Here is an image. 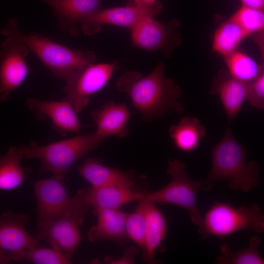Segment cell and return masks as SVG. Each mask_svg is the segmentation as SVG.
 Wrapping results in <instances>:
<instances>
[{
    "label": "cell",
    "mask_w": 264,
    "mask_h": 264,
    "mask_svg": "<svg viewBox=\"0 0 264 264\" xmlns=\"http://www.w3.org/2000/svg\"><path fill=\"white\" fill-rule=\"evenodd\" d=\"M212 166L201 189L209 191L213 184L221 180L228 181L229 188L247 193L259 185V166L252 160L247 162L246 151L226 129L221 140L213 148Z\"/></svg>",
    "instance_id": "7a4b0ae2"
},
{
    "label": "cell",
    "mask_w": 264,
    "mask_h": 264,
    "mask_svg": "<svg viewBox=\"0 0 264 264\" xmlns=\"http://www.w3.org/2000/svg\"><path fill=\"white\" fill-rule=\"evenodd\" d=\"M52 9L58 26L71 37H76L81 21L101 7L103 0H42Z\"/></svg>",
    "instance_id": "5bb4252c"
},
{
    "label": "cell",
    "mask_w": 264,
    "mask_h": 264,
    "mask_svg": "<svg viewBox=\"0 0 264 264\" xmlns=\"http://www.w3.org/2000/svg\"><path fill=\"white\" fill-rule=\"evenodd\" d=\"M249 35L230 18L215 31L212 50L223 57L238 49L241 42Z\"/></svg>",
    "instance_id": "cb8c5ba5"
},
{
    "label": "cell",
    "mask_w": 264,
    "mask_h": 264,
    "mask_svg": "<svg viewBox=\"0 0 264 264\" xmlns=\"http://www.w3.org/2000/svg\"><path fill=\"white\" fill-rule=\"evenodd\" d=\"M138 201L135 211L132 213H128L126 230L128 239L132 240L143 250L147 229V221L143 205L140 201Z\"/></svg>",
    "instance_id": "83f0119b"
},
{
    "label": "cell",
    "mask_w": 264,
    "mask_h": 264,
    "mask_svg": "<svg viewBox=\"0 0 264 264\" xmlns=\"http://www.w3.org/2000/svg\"><path fill=\"white\" fill-rule=\"evenodd\" d=\"M143 204L147 221V229L142 250L143 259L152 262L155 250L162 242L168 230L166 219L154 203L140 200Z\"/></svg>",
    "instance_id": "44dd1931"
},
{
    "label": "cell",
    "mask_w": 264,
    "mask_h": 264,
    "mask_svg": "<svg viewBox=\"0 0 264 264\" xmlns=\"http://www.w3.org/2000/svg\"><path fill=\"white\" fill-rule=\"evenodd\" d=\"M24 157L20 147L12 146L0 155V189L10 190L18 187L23 181L24 174L21 166Z\"/></svg>",
    "instance_id": "603a6c76"
},
{
    "label": "cell",
    "mask_w": 264,
    "mask_h": 264,
    "mask_svg": "<svg viewBox=\"0 0 264 264\" xmlns=\"http://www.w3.org/2000/svg\"><path fill=\"white\" fill-rule=\"evenodd\" d=\"M97 223L88 233L87 238L91 242L113 240L124 242L128 239L126 222L128 213L119 209H102L94 213Z\"/></svg>",
    "instance_id": "d6986e66"
},
{
    "label": "cell",
    "mask_w": 264,
    "mask_h": 264,
    "mask_svg": "<svg viewBox=\"0 0 264 264\" xmlns=\"http://www.w3.org/2000/svg\"><path fill=\"white\" fill-rule=\"evenodd\" d=\"M28 108L38 117H47L53 127L60 133H78L82 125L72 104L63 99L62 101H50L36 98L27 100Z\"/></svg>",
    "instance_id": "4fadbf2b"
},
{
    "label": "cell",
    "mask_w": 264,
    "mask_h": 264,
    "mask_svg": "<svg viewBox=\"0 0 264 264\" xmlns=\"http://www.w3.org/2000/svg\"><path fill=\"white\" fill-rule=\"evenodd\" d=\"M157 0H140V4L141 6L149 7L155 4Z\"/></svg>",
    "instance_id": "836d02e7"
},
{
    "label": "cell",
    "mask_w": 264,
    "mask_h": 264,
    "mask_svg": "<svg viewBox=\"0 0 264 264\" xmlns=\"http://www.w3.org/2000/svg\"><path fill=\"white\" fill-rule=\"evenodd\" d=\"M154 18H145L130 30L132 45L147 51L161 50L168 55L180 42L178 22L164 24Z\"/></svg>",
    "instance_id": "8fae6325"
},
{
    "label": "cell",
    "mask_w": 264,
    "mask_h": 264,
    "mask_svg": "<svg viewBox=\"0 0 264 264\" xmlns=\"http://www.w3.org/2000/svg\"><path fill=\"white\" fill-rule=\"evenodd\" d=\"M169 133L176 147L184 152L194 151L207 134L204 126L196 117H182L176 125H172Z\"/></svg>",
    "instance_id": "7402d4cb"
},
{
    "label": "cell",
    "mask_w": 264,
    "mask_h": 264,
    "mask_svg": "<svg viewBox=\"0 0 264 264\" xmlns=\"http://www.w3.org/2000/svg\"><path fill=\"white\" fill-rule=\"evenodd\" d=\"M165 64L159 62L147 76L129 71L116 81L117 90L128 95L144 120L168 113L180 114L184 111L183 104L178 101L183 92L173 80L165 77Z\"/></svg>",
    "instance_id": "6da1fadb"
},
{
    "label": "cell",
    "mask_w": 264,
    "mask_h": 264,
    "mask_svg": "<svg viewBox=\"0 0 264 264\" xmlns=\"http://www.w3.org/2000/svg\"><path fill=\"white\" fill-rule=\"evenodd\" d=\"M64 179L53 176L34 183L38 225L63 217L73 218L84 223L90 206L78 192L73 198L70 196Z\"/></svg>",
    "instance_id": "8992f818"
},
{
    "label": "cell",
    "mask_w": 264,
    "mask_h": 264,
    "mask_svg": "<svg viewBox=\"0 0 264 264\" xmlns=\"http://www.w3.org/2000/svg\"><path fill=\"white\" fill-rule=\"evenodd\" d=\"M245 100L255 108L264 109V72L246 84Z\"/></svg>",
    "instance_id": "f546056e"
},
{
    "label": "cell",
    "mask_w": 264,
    "mask_h": 264,
    "mask_svg": "<svg viewBox=\"0 0 264 264\" xmlns=\"http://www.w3.org/2000/svg\"><path fill=\"white\" fill-rule=\"evenodd\" d=\"M261 238L255 235L249 239L247 248L232 251L227 244L220 247V254L215 262L216 264H264V260L258 252Z\"/></svg>",
    "instance_id": "484cf974"
},
{
    "label": "cell",
    "mask_w": 264,
    "mask_h": 264,
    "mask_svg": "<svg viewBox=\"0 0 264 264\" xmlns=\"http://www.w3.org/2000/svg\"><path fill=\"white\" fill-rule=\"evenodd\" d=\"M29 216L23 213L6 211L0 213V248L8 253L38 247L40 240L25 229Z\"/></svg>",
    "instance_id": "9a60e30c"
},
{
    "label": "cell",
    "mask_w": 264,
    "mask_h": 264,
    "mask_svg": "<svg viewBox=\"0 0 264 264\" xmlns=\"http://www.w3.org/2000/svg\"><path fill=\"white\" fill-rule=\"evenodd\" d=\"M242 6L264 11V0H239Z\"/></svg>",
    "instance_id": "1f68e13d"
},
{
    "label": "cell",
    "mask_w": 264,
    "mask_h": 264,
    "mask_svg": "<svg viewBox=\"0 0 264 264\" xmlns=\"http://www.w3.org/2000/svg\"><path fill=\"white\" fill-rule=\"evenodd\" d=\"M11 261V260L9 256L8 253L0 248V264H8Z\"/></svg>",
    "instance_id": "d6a6232c"
},
{
    "label": "cell",
    "mask_w": 264,
    "mask_h": 264,
    "mask_svg": "<svg viewBox=\"0 0 264 264\" xmlns=\"http://www.w3.org/2000/svg\"><path fill=\"white\" fill-rule=\"evenodd\" d=\"M11 261L27 260L36 264H69L71 260L60 252L52 248H39L23 249L8 253Z\"/></svg>",
    "instance_id": "4316f807"
},
{
    "label": "cell",
    "mask_w": 264,
    "mask_h": 264,
    "mask_svg": "<svg viewBox=\"0 0 264 264\" xmlns=\"http://www.w3.org/2000/svg\"><path fill=\"white\" fill-rule=\"evenodd\" d=\"M118 61L88 64L65 80L64 99L69 102L78 113L88 104L90 96L103 88L113 73L120 69Z\"/></svg>",
    "instance_id": "ba28073f"
},
{
    "label": "cell",
    "mask_w": 264,
    "mask_h": 264,
    "mask_svg": "<svg viewBox=\"0 0 264 264\" xmlns=\"http://www.w3.org/2000/svg\"><path fill=\"white\" fill-rule=\"evenodd\" d=\"M77 169L79 175L89 182L92 187L111 185L133 187L135 185L130 172L104 166L96 158L87 159Z\"/></svg>",
    "instance_id": "ffe728a7"
},
{
    "label": "cell",
    "mask_w": 264,
    "mask_h": 264,
    "mask_svg": "<svg viewBox=\"0 0 264 264\" xmlns=\"http://www.w3.org/2000/svg\"><path fill=\"white\" fill-rule=\"evenodd\" d=\"M1 33L23 43L58 79L65 81L82 67L96 62V55L92 51L72 49L42 34L22 32L16 19H10Z\"/></svg>",
    "instance_id": "3957f363"
},
{
    "label": "cell",
    "mask_w": 264,
    "mask_h": 264,
    "mask_svg": "<svg viewBox=\"0 0 264 264\" xmlns=\"http://www.w3.org/2000/svg\"><path fill=\"white\" fill-rule=\"evenodd\" d=\"M249 35L264 31V12L251 8L241 6L231 16Z\"/></svg>",
    "instance_id": "f1b7e54d"
},
{
    "label": "cell",
    "mask_w": 264,
    "mask_h": 264,
    "mask_svg": "<svg viewBox=\"0 0 264 264\" xmlns=\"http://www.w3.org/2000/svg\"><path fill=\"white\" fill-rule=\"evenodd\" d=\"M130 115L126 105L112 101L106 103L101 108L94 110L91 113L97 126L96 133L105 139L112 136H127L129 134L127 124Z\"/></svg>",
    "instance_id": "e0dca14e"
},
{
    "label": "cell",
    "mask_w": 264,
    "mask_h": 264,
    "mask_svg": "<svg viewBox=\"0 0 264 264\" xmlns=\"http://www.w3.org/2000/svg\"><path fill=\"white\" fill-rule=\"evenodd\" d=\"M162 7L161 4L157 2L149 7L131 4L125 6L100 8L83 19L80 29L87 35L98 33L106 24L126 27L131 30L145 18L158 16L161 13Z\"/></svg>",
    "instance_id": "30bf717a"
},
{
    "label": "cell",
    "mask_w": 264,
    "mask_h": 264,
    "mask_svg": "<svg viewBox=\"0 0 264 264\" xmlns=\"http://www.w3.org/2000/svg\"><path fill=\"white\" fill-rule=\"evenodd\" d=\"M83 225L73 218L55 219L38 225L36 237L46 241L53 249L71 260L81 240L79 227Z\"/></svg>",
    "instance_id": "7c38bea8"
},
{
    "label": "cell",
    "mask_w": 264,
    "mask_h": 264,
    "mask_svg": "<svg viewBox=\"0 0 264 264\" xmlns=\"http://www.w3.org/2000/svg\"><path fill=\"white\" fill-rule=\"evenodd\" d=\"M241 230L259 234L264 232V214L257 204L236 208L229 203L216 201L198 228L203 239L210 236H227Z\"/></svg>",
    "instance_id": "5b68a950"
},
{
    "label": "cell",
    "mask_w": 264,
    "mask_h": 264,
    "mask_svg": "<svg viewBox=\"0 0 264 264\" xmlns=\"http://www.w3.org/2000/svg\"><path fill=\"white\" fill-rule=\"evenodd\" d=\"M185 168V164L179 160H169L166 174L171 177L170 182L158 191L146 193L142 200L180 206L186 210L192 223L198 227L203 217L198 208L197 195L203 180H191Z\"/></svg>",
    "instance_id": "52a82bcc"
},
{
    "label": "cell",
    "mask_w": 264,
    "mask_h": 264,
    "mask_svg": "<svg viewBox=\"0 0 264 264\" xmlns=\"http://www.w3.org/2000/svg\"><path fill=\"white\" fill-rule=\"evenodd\" d=\"M105 139L95 132L79 135L44 146L31 141L20 147L24 157L41 162L40 172H49L65 178L68 169L81 158L95 150Z\"/></svg>",
    "instance_id": "277c9868"
},
{
    "label": "cell",
    "mask_w": 264,
    "mask_h": 264,
    "mask_svg": "<svg viewBox=\"0 0 264 264\" xmlns=\"http://www.w3.org/2000/svg\"><path fill=\"white\" fill-rule=\"evenodd\" d=\"M133 0V3L132 4H135L136 5L140 6V0Z\"/></svg>",
    "instance_id": "e575fe53"
},
{
    "label": "cell",
    "mask_w": 264,
    "mask_h": 264,
    "mask_svg": "<svg viewBox=\"0 0 264 264\" xmlns=\"http://www.w3.org/2000/svg\"><path fill=\"white\" fill-rule=\"evenodd\" d=\"M246 84L232 77L222 69L215 77L210 90L212 95H218L229 123H231L242 109L245 100Z\"/></svg>",
    "instance_id": "ac0fdd59"
},
{
    "label": "cell",
    "mask_w": 264,
    "mask_h": 264,
    "mask_svg": "<svg viewBox=\"0 0 264 264\" xmlns=\"http://www.w3.org/2000/svg\"><path fill=\"white\" fill-rule=\"evenodd\" d=\"M138 254V249L134 246H130L124 251L123 255L117 259H107L106 262L113 264H133L136 256Z\"/></svg>",
    "instance_id": "4dcf8cb0"
},
{
    "label": "cell",
    "mask_w": 264,
    "mask_h": 264,
    "mask_svg": "<svg viewBox=\"0 0 264 264\" xmlns=\"http://www.w3.org/2000/svg\"><path fill=\"white\" fill-rule=\"evenodd\" d=\"M3 36L0 46V103L6 101L10 93L25 79L28 73L25 59L30 52L18 39Z\"/></svg>",
    "instance_id": "9c48e42d"
},
{
    "label": "cell",
    "mask_w": 264,
    "mask_h": 264,
    "mask_svg": "<svg viewBox=\"0 0 264 264\" xmlns=\"http://www.w3.org/2000/svg\"><path fill=\"white\" fill-rule=\"evenodd\" d=\"M223 58L229 73L245 84L253 81L264 72L263 66L238 49Z\"/></svg>",
    "instance_id": "d4e9b609"
},
{
    "label": "cell",
    "mask_w": 264,
    "mask_h": 264,
    "mask_svg": "<svg viewBox=\"0 0 264 264\" xmlns=\"http://www.w3.org/2000/svg\"><path fill=\"white\" fill-rule=\"evenodd\" d=\"M127 185H111L80 189L78 193L83 200L91 206L94 213L102 209H119L130 202L140 200L146 193L137 192Z\"/></svg>",
    "instance_id": "2e32d148"
}]
</instances>
